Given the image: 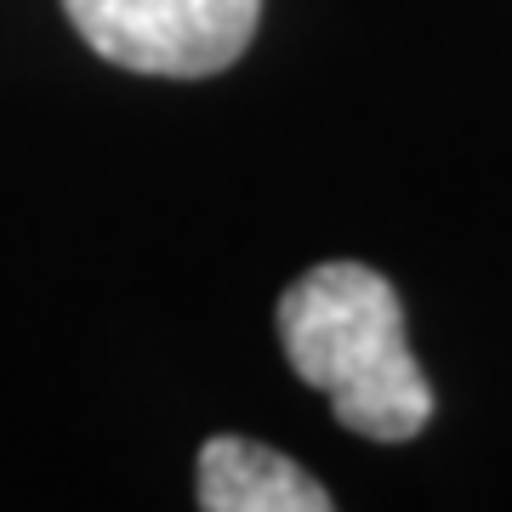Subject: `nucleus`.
Wrapping results in <instances>:
<instances>
[{
    "instance_id": "nucleus-2",
    "label": "nucleus",
    "mask_w": 512,
    "mask_h": 512,
    "mask_svg": "<svg viewBox=\"0 0 512 512\" xmlns=\"http://www.w3.org/2000/svg\"><path fill=\"white\" fill-rule=\"evenodd\" d=\"M103 63L160 80H205L245 57L262 0H63Z\"/></svg>"
},
{
    "instance_id": "nucleus-1",
    "label": "nucleus",
    "mask_w": 512,
    "mask_h": 512,
    "mask_svg": "<svg viewBox=\"0 0 512 512\" xmlns=\"http://www.w3.org/2000/svg\"><path fill=\"white\" fill-rule=\"evenodd\" d=\"M279 342L336 421L370 444H404L433 421V387L404 336L399 291L365 262H319L279 296Z\"/></svg>"
},
{
    "instance_id": "nucleus-3",
    "label": "nucleus",
    "mask_w": 512,
    "mask_h": 512,
    "mask_svg": "<svg viewBox=\"0 0 512 512\" xmlns=\"http://www.w3.org/2000/svg\"><path fill=\"white\" fill-rule=\"evenodd\" d=\"M200 507L205 512H330V490L308 467L256 439L222 433L200 450Z\"/></svg>"
}]
</instances>
